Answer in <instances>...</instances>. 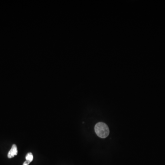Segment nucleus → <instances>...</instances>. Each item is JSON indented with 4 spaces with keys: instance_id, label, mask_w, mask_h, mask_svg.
<instances>
[{
    "instance_id": "f257e3e1",
    "label": "nucleus",
    "mask_w": 165,
    "mask_h": 165,
    "mask_svg": "<svg viewBox=\"0 0 165 165\" xmlns=\"http://www.w3.org/2000/svg\"><path fill=\"white\" fill-rule=\"evenodd\" d=\"M95 130L97 136L101 138H107L110 133L108 126L102 122H98L95 125Z\"/></svg>"
},
{
    "instance_id": "f03ea898",
    "label": "nucleus",
    "mask_w": 165,
    "mask_h": 165,
    "mask_svg": "<svg viewBox=\"0 0 165 165\" xmlns=\"http://www.w3.org/2000/svg\"><path fill=\"white\" fill-rule=\"evenodd\" d=\"M18 154V149L15 144H13L12 148L8 153L7 156L9 158H12Z\"/></svg>"
},
{
    "instance_id": "7ed1b4c3",
    "label": "nucleus",
    "mask_w": 165,
    "mask_h": 165,
    "mask_svg": "<svg viewBox=\"0 0 165 165\" xmlns=\"http://www.w3.org/2000/svg\"><path fill=\"white\" fill-rule=\"evenodd\" d=\"M25 158H26V160L27 161H28L31 162L33 160V156L31 153H28L26 155Z\"/></svg>"
},
{
    "instance_id": "20e7f679",
    "label": "nucleus",
    "mask_w": 165,
    "mask_h": 165,
    "mask_svg": "<svg viewBox=\"0 0 165 165\" xmlns=\"http://www.w3.org/2000/svg\"><path fill=\"white\" fill-rule=\"evenodd\" d=\"M30 163H31V162H30V161H27V160H26V161H25V162L23 163V165H28L29 164H30Z\"/></svg>"
}]
</instances>
